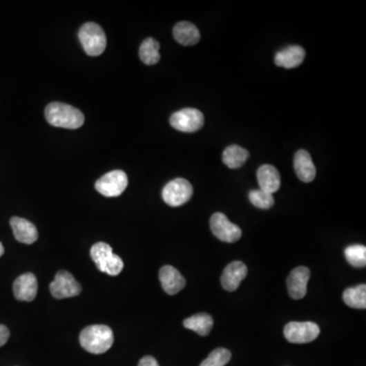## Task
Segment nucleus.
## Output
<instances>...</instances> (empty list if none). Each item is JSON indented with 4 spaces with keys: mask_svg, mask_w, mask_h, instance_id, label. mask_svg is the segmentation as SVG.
I'll list each match as a JSON object with an SVG mask.
<instances>
[{
    "mask_svg": "<svg viewBox=\"0 0 366 366\" xmlns=\"http://www.w3.org/2000/svg\"><path fill=\"white\" fill-rule=\"evenodd\" d=\"M247 275V267L242 262L235 260V262H230L222 274V287L229 292L235 291Z\"/></svg>",
    "mask_w": 366,
    "mask_h": 366,
    "instance_id": "f8f14e48",
    "label": "nucleus"
},
{
    "mask_svg": "<svg viewBox=\"0 0 366 366\" xmlns=\"http://www.w3.org/2000/svg\"><path fill=\"white\" fill-rule=\"evenodd\" d=\"M3 253H4V247H3V245H2V243L0 242V258H1Z\"/></svg>",
    "mask_w": 366,
    "mask_h": 366,
    "instance_id": "c85d7f7f",
    "label": "nucleus"
},
{
    "mask_svg": "<svg viewBox=\"0 0 366 366\" xmlns=\"http://www.w3.org/2000/svg\"><path fill=\"white\" fill-rule=\"evenodd\" d=\"M79 343L92 354H103L113 345V331L104 325H93L81 331Z\"/></svg>",
    "mask_w": 366,
    "mask_h": 366,
    "instance_id": "f03ea898",
    "label": "nucleus"
},
{
    "mask_svg": "<svg viewBox=\"0 0 366 366\" xmlns=\"http://www.w3.org/2000/svg\"><path fill=\"white\" fill-rule=\"evenodd\" d=\"M79 39L88 55L99 56L106 49V35L98 23H87L81 26L79 31Z\"/></svg>",
    "mask_w": 366,
    "mask_h": 366,
    "instance_id": "20e7f679",
    "label": "nucleus"
},
{
    "mask_svg": "<svg viewBox=\"0 0 366 366\" xmlns=\"http://www.w3.org/2000/svg\"><path fill=\"white\" fill-rule=\"evenodd\" d=\"M249 201L256 208L262 209V210H268L272 208L275 204V199L272 193H267V191H262V189H255L251 191L249 195Z\"/></svg>",
    "mask_w": 366,
    "mask_h": 366,
    "instance_id": "393cba45",
    "label": "nucleus"
},
{
    "mask_svg": "<svg viewBox=\"0 0 366 366\" xmlns=\"http://www.w3.org/2000/svg\"><path fill=\"white\" fill-rule=\"evenodd\" d=\"M183 326L195 331L200 336H208L214 326V320L210 314H198L183 320Z\"/></svg>",
    "mask_w": 366,
    "mask_h": 366,
    "instance_id": "aec40b11",
    "label": "nucleus"
},
{
    "mask_svg": "<svg viewBox=\"0 0 366 366\" xmlns=\"http://www.w3.org/2000/svg\"><path fill=\"white\" fill-rule=\"evenodd\" d=\"M159 278H160L163 289L169 295L177 294L178 292L182 291L186 284L180 271L172 266L163 267L159 273Z\"/></svg>",
    "mask_w": 366,
    "mask_h": 366,
    "instance_id": "4468645a",
    "label": "nucleus"
},
{
    "mask_svg": "<svg viewBox=\"0 0 366 366\" xmlns=\"http://www.w3.org/2000/svg\"><path fill=\"white\" fill-rule=\"evenodd\" d=\"M160 44L153 38H146L139 47V58L146 66H154L160 60Z\"/></svg>",
    "mask_w": 366,
    "mask_h": 366,
    "instance_id": "4be33fe9",
    "label": "nucleus"
},
{
    "mask_svg": "<svg viewBox=\"0 0 366 366\" xmlns=\"http://www.w3.org/2000/svg\"><path fill=\"white\" fill-rule=\"evenodd\" d=\"M258 184L260 189L269 193H274L279 191L281 186V176L279 171L272 165H262L258 168Z\"/></svg>",
    "mask_w": 366,
    "mask_h": 366,
    "instance_id": "f3484780",
    "label": "nucleus"
},
{
    "mask_svg": "<svg viewBox=\"0 0 366 366\" xmlns=\"http://www.w3.org/2000/svg\"><path fill=\"white\" fill-rule=\"evenodd\" d=\"M343 300L348 307L356 309H366V285L348 288L343 293Z\"/></svg>",
    "mask_w": 366,
    "mask_h": 366,
    "instance_id": "5701e85b",
    "label": "nucleus"
},
{
    "mask_svg": "<svg viewBox=\"0 0 366 366\" xmlns=\"http://www.w3.org/2000/svg\"><path fill=\"white\" fill-rule=\"evenodd\" d=\"M10 329H8V327L4 326V325H0V347L6 345V342L10 339Z\"/></svg>",
    "mask_w": 366,
    "mask_h": 366,
    "instance_id": "bb28decb",
    "label": "nucleus"
},
{
    "mask_svg": "<svg viewBox=\"0 0 366 366\" xmlns=\"http://www.w3.org/2000/svg\"><path fill=\"white\" fill-rule=\"evenodd\" d=\"M45 117L55 128L77 129L85 124L81 110L60 102L50 103L45 109Z\"/></svg>",
    "mask_w": 366,
    "mask_h": 366,
    "instance_id": "f257e3e1",
    "label": "nucleus"
},
{
    "mask_svg": "<svg viewBox=\"0 0 366 366\" xmlns=\"http://www.w3.org/2000/svg\"><path fill=\"white\" fill-rule=\"evenodd\" d=\"M345 258L351 266L355 268H365L366 264V247L355 244L345 249Z\"/></svg>",
    "mask_w": 366,
    "mask_h": 366,
    "instance_id": "b1692460",
    "label": "nucleus"
},
{
    "mask_svg": "<svg viewBox=\"0 0 366 366\" xmlns=\"http://www.w3.org/2000/svg\"><path fill=\"white\" fill-rule=\"evenodd\" d=\"M92 260L99 271L109 276H118L124 270V264L122 258L114 255L112 247L105 242H98L93 245Z\"/></svg>",
    "mask_w": 366,
    "mask_h": 366,
    "instance_id": "7ed1b4c3",
    "label": "nucleus"
},
{
    "mask_svg": "<svg viewBox=\"0 0 366 366\" xmlns=\"http://www.w3.org/2000/svg\"><path fill=\"white\" fill-rule=\"evenodd\" d=\"M38 292V282L36 276L26 273L17 278L14 283L15 297L19 301H33Z\"/></svg>",
    "mask_w": 366,
    "mask_h": 366,
    "instance_id": "ddd939ff",
    "label": "nucleus"
},
{
    "mask_svg": "<svg viewBox=\"0 0 366 366\" xmlns=\"http://www.w3.org/2000/svg\"><path fill=\"white\" fill-rule=\"evenodd\" d=\"M204 124V114L195 108L180 110L170 117L172 128L182 133H195L202 128Z\"/></svg>",
    "mask_w": 366,
    "mask_h": 366,
    "instance_id": "6e6552de",
    "label": "nucleus"
},
{
    "mask_svg": "<svg viewBox=\"0 0 366 366\" xmlns=\"http://www.w3.org/2000/svg\"><path fill=\"white\" fill-rule=\"evenodd\" d=\"M175 40L183 46H193L201 40V33L193 23L189 21H180L173 29Z\"/></svg>",
    "mask_w": 366,
    "mask_h": 366,
    "instance_id": "6ab92c4d",
    "label": "nucleus"
},
{
    "mask_svg": "<svg viewBox=\"0 0 366 366\" xmlns=\"http://www.w3.org/2000/svg\"><path fill=\"white\" fill-rule=\"evenodd\" d=\"M249 154L245 148L238 145H232L223 152V163L230 169H238L247 162Z\"/></svg>",
    "mask_w": 366,
    "mask_h": 366,
    "instance_id": "412c9836",
    "label": "nucleus"
},
{
    "mask_svg": "<svg viewBox=\"0 0 366 366\" xmlns=\"http://www.w3.org/2000/svg\"><path fill=\"white\" fill-rule=\"evenodd\" d=\"M137 366H159V363L154 357L145 356L139 360Z\"/></svg>",
    "mask_w": 366,
    "mask_h": 366,
    "instance_id": "cd10ccee",
    "label": "nucleus"
},
{
    "mask_svg": "<svg viewBox=\"0 0 366 366\" xmlns=\"http://www.w3.org/2000/svg\"><path fill=\"white\" fill-rule=\"evenodd\" d=\"M193 195V189L191 183L184 178H176L165 185L162 191V198L168 206H182L191 199Z\"/></svg>",
    "mask_w": 366,
    "mask_h": 366,
    "instance_id": "39448f33",
    "label": "nucleus"
},
{
    "mask_svg": "<svg viewBox=\"0 0 366 366\" xmlns=\"http://www.w3.org/2000/svg\"><path fill=\"white\" fill-rule=\"evenodd\" d=\"M311 278V271L307 267H297L287 278L288 292L291 298H305L307 293V283Z\"/></svg>",
    "mask_w": 366,
    "mask_h": 366,
    "instance_id": "9b49d317",
    "label": "nucleus"
},
{
    "mask_svg": "<svg viewBox=\"0 0 366 366\" xmlns=\"http://www.w3.org/2000/svg\"><path fill=\"white\" fill-rule=\"evenodd\" d=\"M294 170L297 177L303 182H311L316 178V166L307 151H297L294 156Z\"/></svg>",
    "mask_w": 366,
    "mask_h": 366,
    "instance_id": "2eb2a0df",
    "label": "nucleus"
},
{
    "mask_svg": "<svg viewBox=\"0 0 366 366\" xmlns=\"http://www.w3.org/2000/svg\"><path fill=\"white\" fill-rule=\"evenodd\" d=\"M210 227L213 234L223 242H236L242 236L240 228L236 224L230 222L229 219L222 213H215L211 217Z\"/></svg>",
    "mask_w": 366,
    "mask_h": 366,
    "instance_id": "1a4fd4ad",
    "label": "nucleus"
},
{
    "mask_svg": "<svg viewBox=\"0 0 366 366\" xmlns=\"http://www.w3.org/2000/svg\"><path fill=\"white\" fill-rule=\"evenodd\" d=\"M10 226L14 231L15 238L19 242L32 244L38 239V230L29 220L12 217L10 219Z\"/></svg>",
    "mask_w": 366,
    "mask_h": 366,
    "instance_id": "dca6fc26",
    "label": "nucleus"
},
{
    "mask_svg": "<svg viewBox=\"0 0 366 366\" xmlns=\"http://www.w3.org/2000/svg\"><path fill=\"white\" fill-rule=\"evenodd\" d=\"M320 327L312 322H291L284 328V336L290 343L305 344L314 341L320 335Z\"/></svg>",
    "mask_w": 366,
    "mask_h": 366,
    "instance_id": "0eeeda50",
    "label": "nucleus"
},
{
    "mask_svg": "<svg viewBox=\"0 0 366 366\" xmlns=\"http://www.w3.org/2000/svg\"><path fill=\"white\" fill-rule=\"evenodd\" d=\"M128 184V178L126 172L114 170L97 180L95 189L104 197L115 198L126 191Z\"/></svg>",
    "mask_w": 366,
    "mask_h": 366,
    "instance_id": "423d86ee",
    "label": "nucleus"
},
{
    "mask_svg": "<svg viewBox=\"0 0 366 366\" xmlns=\"http://www.w3.org/2000/svg\"><path fill=\"white\" fill-rule=\"evenodd\" d=\"M231 359V352L228 349L217 348L204 359L200 366H225Z\"/></svg>",
    "mask_w": 366,
    "mask_h": 366,
    "instance_id": "a878e982",
    "label": "nucleus"
},
{
    "mask_svg": "<svg viewBox=\"0 0 366 366\" xmlns=\"http://www.w3.org/2000/svg\"><path fill=\"white\" fill-rule=\"evenodd\" d=\"M305 58V49L294 45V46L286 47L283 50L279 51L275 56V64L280 68L291 70V68L300 66Z\"/></svg>",
    "mask_w": 366,
    "mask_h": 366,
    "instance_id": "a211bd4d",
    "label": "nucleus"
},
{
    "mask_svg": "<svg viewBox=\"0 0 366 366\" xmlns=\"http://www.w3.org/2000/svg\"><path fill=\"white\" fill-rule=\"evenodd\" d=\"M50 292L56 299L70 298L81 293V286L70 273L59 271L50 284Z\"/></svg>",
    "mask_w": 366,
    "mask_h": 366,
    "instance_id": "9d476101",
    "label": "nucleus"
}]
</instances>
